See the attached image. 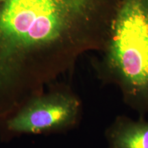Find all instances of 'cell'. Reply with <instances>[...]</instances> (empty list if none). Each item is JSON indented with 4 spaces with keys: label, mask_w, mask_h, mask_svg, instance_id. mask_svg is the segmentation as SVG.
<instances>
[{
    "label": "cell",
    "mask_w": 148,
    "mask_h": 148,
    "mask_svg": "<svg viewBox=\"0 0 148 148\" xmlns=\"http://www.w3.org/2000/svg\"><path fill=\"white\" fill-rule=\"evenodd\" d=\"M108 0L0 1V113L102 45Z\"/></svg>",
    "instance_id": "1"
},
{
    "label": "cell",
    "mask_w": 148,
    "mask_h": 148,
    "mask_svg": "<svg viewBox=\"0 0 148 148\" xmlns=\"http://www.w3.org/2000/svg\"><path fill=\"white\" fill-rule=\"evenodd\" d=\"M97 78L117 88L127 106L148 117V0H108Z\"/></svg>",
    "instance_id": "2"
},
{
    "label": "cell",
    "mask_w": 148,
    "mask_h": 148,
    "mask_svg": "<svg viewBox=\"0 0 148 148\" xmlns=\"http://www.w3.org/2000/svg\"><path fill=\"white\" fill-rule=\"evenodd\" d=\"M82 112L79 96L67 85L53 83L0 113V138L69 132L80 123Z\"/></svg>",
    "instance_id": "3"
},
{
    "label": "cell",
    "mask_w": 148,
    "mask_h": 148,
    "mask_svg": "<svg viewBox=\"0 0 148 148\" xmlns=\"http://www.w3.org/2000/svg\"><path fill=\"white\" fill-rule=\"evenodd\" d=\"M106 148H148V117L116 116L104 132Z\"/></svg>",
    "instance_id": "4"
},
{
    "label": "cell",
    "mask_w": 148,
    "mask_h": 148,
    "mask_svg": "<svg viewBox=\"0 0 148 148\" xmlns=\"http://www.w3.org/2000/svg\"><path fill=\"white\" fill-rule=\"evenodd\" d=\"M2 1V0H0V1Z\"/></svg>",
    "instance_id": "5"
}]
</instances>
